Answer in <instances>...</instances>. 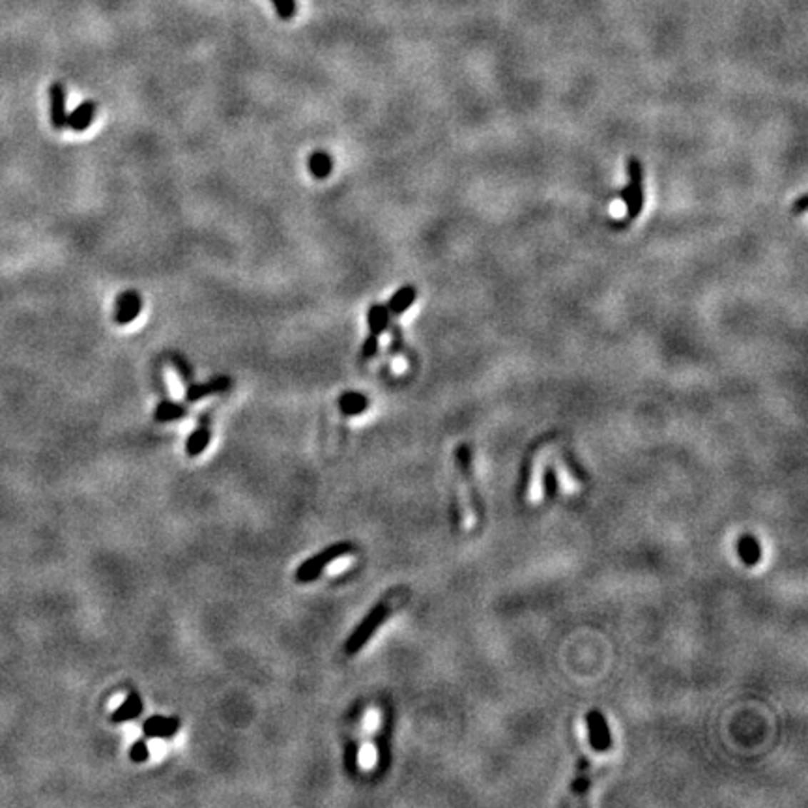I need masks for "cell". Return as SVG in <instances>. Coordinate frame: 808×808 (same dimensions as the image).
I'll return each instance as SVG.
<instances>
[{
	"label": "cell",
	"mask_w": 808,
	"mask_h": 808,
	"mask_svg": "<svg viewBox=\"0 0 808 808\" xmlns=\"http://www.w3.org/2000/svg\"><path fill=\"white\" fill-rule=\"evenodd\" d=\"M129 758H131V762H135V764H143V762H146V759L150 758L148 744L144 743V741H135V743L131 744V749H129Z\"/></svg>",
	"instance_id": "cell-24"
},
{
	"label": "cell",
	"mask_w": 808,
	"mask_h": 808,
	"mask_svg": "<svg viewBox=\"0 0 808 808\" xmlns=\"http://www.w3.org/2000/svg\"><path fill=\"white\" fill-rule=\"evenodd\" d=\"M376 762V752L375 749L370 747V744H367V747H363L361 749V754L358 752V764H363V767H373V764Z\"/></svg>",
	"instance_id": "cell-25"
},
{
	"label": "cell",
	"mask_w": 808,
	"mask_h": 808,
	"mask_svg": "<svg viewBox=\"0 0 808 808\" xmlns=\"http://www.w3.org/2000/svg\"><path fill=\"white\" fill-rule=\"evenodd\" d=\"M390 614H391V608L390 605H388V601L376 605L375 608L361 620L360 625L355 627L354 632L348 636V640H346L345 644L346 653H348V655H355L358 651L363 650L365 644L370 640V636L378 631L380 625L390 617Z\"/></svg>",
	"instance_id": "cell-3"
},
{
	"label": "cell",
	"mask_w": 808,
	"mask_h": 808,
	"mask_svg": "<svg viewBox=\"0 0 808 808\" xmlns=\"http://www.w3.org/2000/svg\"><path fill=\"white\" fill-rule=\"evenodd\" d=\"M627 176H629V183L621 189L620 197L625 204V219L623 221L631 225L632 221L640 217L642 210H644V167H642L640 159L635 158V156L627 158Z\"/></svg>",
	"instance_id": "cell-2"
},
{
	"label": "cell",
	"mask_w": 808,
	"mask_h": 808,
	"mask_svg": "<svg viewBox=\"0 0 808 808\" xmlns=\"http://www.w3.org/2000/svg\"><path fill=\"white\" fill-rule=\"evenodd\" d=\"M807 204H808V195L807 193H803L801 197L797 198V201L792 204V213H795V216H801V213L807 212Z\"/></svg>",
	"instance_id": "cell-27"
},
{
	"label": "cell",
	"mask_w": 808,
	"mask_h": 808,
	"mask_svg": "<svg viewBox=\"0 0 808 808\" xmlns=\"http://www.w3.org/2000/svg\"><path fill=\"white\" fill-rule=\"evenodd\" d=\"M49 118L51 126L56 131H62L68 123V107H66V86L62 83H53L49 86Z\"/></svg>",
	"instance_id": "cell-7"
},
{
	"label": "cell",
	"mask_w": 808,
	"mask_h": 808,
	"mask_svg": "<svg viewBox=\"0 0 808 808\" xmlns=\"http://www.w3.org/2000/svg\"><path fill=\"white\" fill-rule=\"evenodd\" d=\"M548 460H550V451L548 448H539L535 453L530 466V473H527V485H526V498L530 503H539L545 494V478H547V468Z\"/></svg>",
	"instance_id": "cell-5"
},
{
	"label": "cell",
	"mask_w": 808,
	"mask_h": 808,
	"mask_svg": "<svg viewBox=\"0 0 808 808\" xmlns=\"http://www.w3.org/2000/svg\"><path fill=\"white\" fill-rule=\"evenodd\" d=\"M271 4H273V8H276L277 15H279V19H283V21L292 19V17H294V15H296V11H298L296 0H271Z\"/></svg>",
	"instance_id": "cell-22"
},
{
	"label": "cell",
	"mask_w": 808,
	"mask_h": 808,
	"mask_svg": "<svg viewBox=\"0 0 808 808\" xmlns=\"http://www.w3.org/2000/svg\"><path fill=\"white\" fill-rule=\"evenodd\" d=\"M587 728H590V741L595 750L610 749V732L606 726V720L599 711H592L587 714Z\"/></svg>",
	"instance_id": "cell-11"
},
{
	"label": "cell",
	"mask_w": 808,
	"mask_h": 808,
	"mask_svg": "<svg viewBox=\"0 0 808 808\" xmlns=\"http://www.w3.org/2000/svg\"><path fill=\"white\" fill-rule=\"evenodd\" d=\"M390 310L384 303H373L367 310V325L373 335H382L384 331L390 330Z\"/></svg>",
	"instance_id": "cell-15"
},
{
	"label": "cell",
	"mask_w": 808,
	"mask_h": 808,
	"mask_svg": "<svg viewBox=\"0 0 808 808\" xmlns=\"http://www.w3.org/2000/svg\"><path fill=\"white\" fill-rule=\"evenodd\" d=\"M378 350H380V337L369 333V337H367V339L363 340V345H361V350H360L361 361L373 360V358L378 354Z\"/></svg>",
	"instance_id": "cell-23"
},
{
	"label": "cell",
	"mask_w": 808,
	"mask_h": 808,
	"mask_svg": "<svg viewBox=\"0 0 808 808\" xmlns=\"http://www.w3.org/2000/svg\"><path fill=\"white\" fill-rule=\"evenodd\" d=\"M457 473H458V493H460V524L464 532H470L478 526V502L473 494L472 481V453L466 444L457 448Z\"/></svg>",
	"instance_id": "cell-1"
},
{
	"label": "cell",
	"mask_w": 808,
	"mask_h": 808,
	"mask_svg": "<svg viewBox=\"0 0 808 808\" xmlns=\"http://www.w3.org/2000/svg\"><path fill=\"white\" fill-rule=\"evenodd\" d=\"M739 554L741 557H743L744 563L756 565V563L762 560V548H759V542L756 541L752 535H744V537H741L739 541Z\"/></svg>",
	"instance_id": "cell-21"
},
{
	"label": "cell",
	"mask_w": 808,
	"mask_h": 808,
	"mask_svg": "<svg viewBox=\"0 0 808 808\" xmlns=\"http://www.w3.org/2000/svg\"><path fill=\"white\" fill-rule=\"evenodd\" d=\"M307 167H309L310 176H315L316 180H325L333 173V158L328 152L320 150V152L310 153Z\"/></svg>",
	"instance_id": "cell-18"
},
{
	"label": "cell",
	"mask_w": 808,
	"mask_h": 808,
	"mask_svg": "<svg viewBox=\"0 0 808 808\" xmlns=\"http://www.w3.org/2000/svg\"><path fill=\"white\" fill-rule=\"evenodd\" d=\"M141 711H143V700L137 692H131L118 709L113 713V722H126V720L135 719L137 714H141Z\"/></svg>",
	"instance_id": "cell-19"
},
{
	"label": "cell",
	"mask_w": 808,
	"mask_h": 808,
	"mask_svg": "<svg viewBox=\"0 0 808 808\" xmlns=\"http://www.w3.org/2000/svg\"><path fill=\"white\" fill-rule=\"evenodd\" d=\"M96 114H98V103L92 101V99H86L81 105H77L71 113H68L66 128H69L75 133H83V131H86L94 123Z\"/></svg>",
	"instance_id": "cell-9"
},
{
	"label": "cell",
	"mask_w": 808,
	"mask_h": 808,
	"mask_svg": "<svg viewBox=\"0 0 808 808\" xmlns=\"http://www.w3.org/2000/svg\"><path fill=\"white\" fill-rule=\"evenodd\" d=\"M339 408L345 415H360L369 408V399L363 393L346 391L339 397Z\"/></svg>",
	"instance_id": "cell-16"
},
{
	"label": "cell",
	"mask_w": 808,
	"mask_h": 808,
	"mask_svg": "<svg viewBox=\"0 0 808 808\" xmlns=\"http://www.w3.org/2000/svg\"><path fill=\"white\" fill-rule=\"evenodd\" d=\"M180 728V720L176 717H150L143 726V732L146 737H156V739H165L173 737Z\"/></svg>",
	"instance_id": "cell-12"
},
{
	"label": "cell",
	"mask_w": 808,
	"mask_h": 808,
	"mask_svg": "<svg viewBox=\"0 0 808 808\" xmlns=\"http://www.w3.org/2000/svg\"><path fill=\"white\" fill-rule=\"evenodd\" d=\"M173 365L176 367V370L182 375L183 380H189V376H191V369H189L188 361L183 360L182 355H174L173 358Z\"/></svg>",
	"instance_id": "cell-26"
},
{
	"label": "cell",
	"mask_w": 808,
	"mask_h": 808,
	"mask_svg": "<svg viewBox=\"0 0 808 808\" xmlns=\"http://www.w3.org/2000/svg\"><path fill=\"white\" fill-rule=\"evenodd\" d=\"M350 552H352V547L350 545H346V542H337V545H331V547L324 548L322 552L315 554V556L305 560V562L298 567L296 580L301 582V584L316 580L330 563H333L335 560H339V557L348 556Z\"/></svg>",
	"instance_id": "cell-4"
},
{
	"label": "cell",
	"mask_w": 808,
	"mask_h": 808,
	"mask_svg": "<svg viewBox=\"0 0 808 808\" xmlns=\"http://www.w3.org/2000/svg\"><path fill=\"white\" fill-rule=\"evenodd\" d=\"M554 473H556V479L557 483H560V487L565 490L567 494H577L582 490V479L580 475H578V472L575 470V466H572L571 458L565 457V455H557L556 460H554Z\"/></svg>",
	"instance_id": "cell-8"
},
{
	"label": "cell",
	"mask_w": 808,
	"mask_h": 808,
	"mask_svg": "<svg viewBox=\"0 0 808 808\" xmlns=\"http://www.w3.org/2000/svg\"><path fill=\"white\" fill-rule=\"evenodd\" d=\"M590 782H592V759H590L587 752H582L580 759H578L577 777L571 784V795H577V797L586 795Z\"/></svg>",
	"instance_id": "cell-14"
},
{
	"label": "cell",
	"mask_w": 808,
	"mask_h": 808,
	"mask_svg": "<svg viewBox=\"0 0 808 808\" xmlns=\"http://www.w3.org/2000/svg\"><path fill=\"white\" fill-rule=\"evenodd\" d=\"M143 310V298L137 291H123L114 301V322L118 325H128Z\"/></svg>",
	"instance_id": "cell-6"
},
{
	"label": "cell",
	"mask_w": 808,
	"mask_h": 808,
	"mask_svg": "<svg viewBox=\"0 0 808 808\" xmlns=\"http://www.w3.org/2000/svg\"><path fill=\"white\" fill-rule=\"evenodd\" d=\"M415 300H418V288L414 285H404L399 291L393 292V296L390 298L385 305H388L391 316H400L414 305Z\"/></svg>",
	"instance_id": "cell-13"
},
{
	"label": "cell",
	"mask_w": 808,
	"mask_h": 808,
	"mask_svg": "<svg viewBox=\"0 0 808 808\" xmlns=\"http://www.w3.org/2000/svg\"><path fill=\"white\" fill-rule=\"evenodd\" d=\"M232 380L228 378V376H216V378H212L210 382H202V384H191L186 390V400L188 403H195V400H201L204 399V397H210V395H217V393H225V391L231 388Z\"/></svg>",
	"instance_id": "cell-10"
},
{
	"label": "cell",
	"mask_w": 808,
	"mask_h": 808,
	"mask_svg": "<svg viewBox=\"0 0 808 808\" xmlns=\"http://www.w3.org/2000/svg\"><path fill=\"white\" fill-rule=\"evenodd\" d=\"M188 408L183 404H178L174 400H161L153 410V418L159 423H171V421H178V419L186 418Z\"/></svg>",
	"instance_id": "cell-17"
},
{
	"label": "cell",
	"mask_w": 808,
	"mask_h": 808,
	"mask_svg": "<svg viewBox=\"0 0 808 808\" xmlns=\"http://www.w3.org/2000/svg\"><path fill=\"white\" fill-rule=\"evenodd\" d=\"M210 438H212V433L206 427H198V429L193 430L189 434L188 442H186V453H188V457H198L208 448Z\"/></svg>",
	"instance_id": "cell-20"
}]
</instances>
